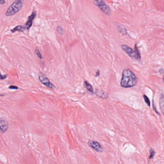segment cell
Listing matches in <instances>:
<instances>
[{
  "label": "cell",
  "mask_w": 164,
  "mask_h": 164,
  "mask_svg": "<svg viewBox=\"0 0 164 164\" xmlns=\"http://www.w3.org/2000/svg\"><path fill=\"white\" fill-rule=\"evenodd\" d=\"M138 79L135 74L129 69H124L122 73L120 86L124 88L134 87L136 85Z\"/></svg>",
  "instance_id": "6da1fadb"
},
{
  "label": "cell",
  "mask_w": 164,
  "mask_h": 164,
  "mask_svg": "<svg viewBox=\"0 0 164 164\" xmlns=\"http://www.w3.org/2000/svg\"><path fill=\"white\" fill-rule=\"evenodd\" d=\"M121 48L122 50L125 51L131 58H134L139 61L141 60V54L136 45H135L134 49H133L128 46L126 45H121Z\"/></svg>",
  "instance_id": "7a4b0ae2"
},
{
  "label": "cell",
  "mask_w": 164,
  "mask_h": 164,
  "mask_svg": "<svg viewBox=\"0 0 164 164\" xmlns=\"http://www.w3.org/2000/svg\"><path fill=\"white\" fill-rule=\"evenodd\" d=\"M24 0H15L10 6L6 13V16L9 17L17 14L21 10L23 6Z\"/></svg>",
  "instance_id": "3957f363"
},
{
  "label": "cell",
  "mask_w": 164,
  "mask_h": 164,
  "mask_svg": "<svg viewBox=\"0 0 164 164\" xmlns=\"http://www.w3.org/2000/svg\"><path fill=\"white\" fill-rule=\"evenodd\" d=\"M94 3L99 8L102 12L107 15H110L111 10L110 7L104 2L103 0H93Z\"/></svg>",
  "instance_id": "277c9868"
},
{
  "label": "cell",
  "mask_w": 164,
  "mask_h": 164,
  "mask_svg": "<svg viewBox=\"0 0 164 164\" xmlns=\"http://www.w3.org/2000/svg\"><path fill=\"white\" fill-rule=\"evenodd\" d=\"M88 145L90 147L99 153H101L104 151L103 147L98 141L90 140L88 141Z\"/></svg>",
  "instance_id": "5b68a950"
},
{
  "label": "cell",
  "mask_w": 164,
  "mask_h": 164,
  "mask_svg": "<svg viewBox=\"0 0 164 164\" xmlns=\"http://www.w3.org/2000/svg\"><path fill=\"white\" fill-rule=\"evenodd\" d=\"M39 81L41 82V83L43 84L45 86L48 88H51V89L54 90L55 89V87L54 84L51 83L48 78H47L43 73H39Z\"/></svg>",
  "instance_id": "8992f818"
},
{
  "label": "cell",
  "mask_w": 164,
  "mask_h": 164,
  "mask_svg": "<svg viewBox=\"0 0 164 164\" xmlns=\"http://www.w3.org/2000/svg\"><path fill=\"white\" fill-rule=\"evenodd\" d=\"M36 12H33L31 15L28 18V21L26 22V23L25 24V28L26 30H28L32 26V24H33V20L34 19L35 17H36Z\"/></svg>",
  "instance_id": "52a82bcc"
},
{
  "label": "cell",
  "mask_w": 164,
  "mask_h": 164,
  "mask_svg": "<svg viewBox=\"0 0 164 164\" xmlns=\"http://www.w3.org/2000/svg\"><path fill=\"white\" fill-rule=\"evenodd\" d=\"M8 128V123L6 120L0 118V130L2 133H5Z\"/></svg>",
  "instance_id": "ba28073f"
},
{
  "label": "cell",
  "mask_w": 164,
  "mask_h": 164,
  "mask_svg": "<svg viewBox=\"0 0 164 164\" xmlns=\"http://www.w3.org/2000/svg\"><path fill=\"white\" fill-rule=\"evenodd\" d=\"M95 95L99 98L107 99L108 98V95L106 92L101 89H97L95 92Z\"/></svg>",
  "instance_id": "9c48e42d"
},
{
  "label": "cell",
  "mask_w": 164,
  "mask_h": 164,
  "mask_svg": "<svg viewBox=\"0 0 164 164\" xmlns=\"http://www.w3.org/2000/svg\"><path fill=\"white\" fill-rule=\"evenodd\" d=\"M159 107L162 113L164 116V95H162L159 98Z\"/></svg>",
  "instance_id": "30bf717a"
},
{
  "label": "cell",
  "mask_w": 164,
  "mask_h": 164,
  "mask_svg": "<svg viewBox=\"0 0 164 164\" xmlns=\"http://www.w3.org/2000/svg\"><path fill=\"white\" fill-rule=\"evenodd\" d=\"M84 87L85 88H86V89L88 90V91H89L90 92H91V93H94V89H93V87L90 84L88 83L87 81H85L84 82Z\"/></svg>",
  "instance_id": "8fae6325"
},
{
  "label": "cell",
  "mask_w": 164,
  "mask_h": 164,
  "mask_svg": "<svg viewBox=\"0 0 164 164\" xmlns=\"http://www.w3.org/2000/svg\"><path fill=\"white\" fill-rule=\"evenodd\" d=\"M26 30L25 26H16L15 28H14V29H12L11 31L12 33L16 32V31H19V32H23L24 31Z\"/></svg>",
  "instance_id": "7c38bea8"
},
{
  "label": "cell",
  "mask_w": 164,
  "mask_h": 164,
  "mask_svg": "<svg viewBox=\"0 0 164 164\" xmlns=\"http://www.w3.org/2000/svg\"><path fill=\"white\" fill-rule=\"evenodd\" d=\"M118 29L120 33L122 35H125L127 33V29H126L125 28H123L122 26H118Z\"/></svg>",
  "instance_id": "4fadbf2b"
},
{
  "label": "cell",
  "mask_w": 164,
  "mask_h": 164,
  "mask_svg": "<svg viewBox=\"0 0 164 164\" xmlns=\"http://www.w3.org/2000/svg\"><path fill=\"white\" fill-rule=\"evenodd\" d=\"M149 154H149V159H151L153 158L154 157V155L156 154V152H155L154 149L151 148L149 150Z\"/></svg>",
  "instance_id": "5bb4252c"
},
{
  "label": "cell",
  "mask_w": 164,
  "mask_h": 164,
  "mask_svg": "<svg viewBox=\"0 0 164 164\" xmlns=\"http://www.w3.org/2000/svg\"><path fill=\"white\" fill-rule=\"evenodd\" d=\"M57 31L60 35L62 36L64 34V30L61 26H58L57 28Z\"/></svg>",
  "instance_id": "9a60e30c"
},
{
  "label": "cell",
  "mask_w": 164,
  "mask_h": 164,
  "mask_svg": "<svg viewBox=\"0 0 164 164\" xmlns=\"http://www.w3.org/2000/svg\"><path fill=\"white\" fill-rule=\"evenodd\" d=\"M143 98H144V100H145V102L146 103L148 106L150 107V100H149L148 98L145 95H143Z\"/></svg>",
  "instance_id": "2e32d148"
},
{
  "label": "cell",
  "mask_w": 164,
  "mask_h": 164,
  "mask_svg": "<svg viewBox=\"0 0 164 164\" xmlns=\"http://www.w3.org/2000/svg\"><path fill=\"white\" fill-rule=\"evenodd\" d=\"M35 51H36V53L37 54V57H38L39 59H42V54L40 53L39 51V50H37V49H36V50H35Z\"/></svg>",
  "instance_id": "e0dca14e"
},
{
  "label": "cell",
  "mask_w": 164,
  "mask_h": 164,
  "mask_svg": "<svg viewBox=\"0 0 164 164\" xmlns=\"http://www.w3.org/2000/svg\"><path fill=\"white\" fill-rule=\"evenodd\" d=\"M7 77V75H1V73H0V80H3V79H5Z\"/></svg>",
  "instance_id": "ac0fdd59"
},
{
  "label": "cell",
  "mask_w": 164,
  "mask_h": 164,
  "mask_svg": "<svg viewBox=\"0 0 164 164\" xmlns=\"http://www.w3.org/2000/svg\"><path fill=\"white\" fill-rule=\"evenodd\" d=\"M9 88L11 89H18V87L17 86H12H12H10L9 87Z\"/></svg>",
  "instance_id": "d6986e66"
},
{
  "label": "cell",
  "mask_w": 164,
  "mask_h": 164,
  "mask_svg": "<svg viewBox=\"0 0 164 164\" xmlns=\"http://www.w3.org/2000/svg\"><path fill=\"white\" fill-rule=\"evenodd\" d=\"M5 3L4 0H0V4H4Z\"/></svg>",
  "instance_id": "ffe728a7"
},
{
  "label": "cell",
  "mask_w": 164,
  "mask_h": 164,
  "mask_svg": "<svg viewBox=\"0 0 164 164\" xmlns=\"http://www.w3.org/2000/svg\"><path fill=\"white\" fill-rule=\"evenodd\" d=\"M99 75V71H98V72L96 73V76H98Z\"/></svg>",
  "instance_id": "44dd1931"
},
{
  "label": "cell",
  "mask_w": 164,
  "mask_h": 164,
  "mask_svg": "<svg viewBox=\"0 0 164 164\" xmlns=\"http://www.w3.org/2000/svg\"><path fill=\"white\" fill-rule=\"evenodd\" d=\"M163 82H164V76H163Z\"/></svg>",
  "instance_id": "7402d4cb"
},
{
  "label": "cell",
  "mask_w": 164,
  "mask_h": 164,
  "mask_svg": "<svg viewBox=\"0 0 164 164\" xmlns=\"http://www.w3.org/2000/svg\"><path fill=\"white\" fill-rule=\"evenodd\" d=\"M0 96H3V95H0Z\"/></svg>",
  "instance_id": "603a6c76"
}]
</instances>
